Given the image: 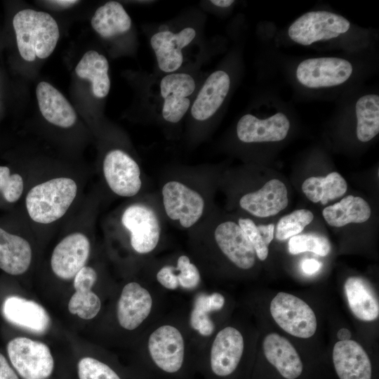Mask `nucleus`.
I'll return each instance as SVG.
<instances>
[{
  "instance_id": "nucleus-1",
  "label": "nucleus",
  "mask_w": 379,
  "mask_h": 379,
  "mask_svg": "<svg viewBox=\"0 0 379 379\" xmlns=\"http://www.w3.org/2000/svg\"><path fill=\"white\" fill-rule=\"evenodd\" d=\"M143 348L149 365L161 375H178L194 355L200 356L186 316L160 315L146 330Z\"/></svg>"
},
{
  "instance_id": "nucleus-2",
  "label": "nucleus",
  "mask_w": 379,
  "mask_h": 379,
  "mask_svg": "<svg viewBox=\"0 0 379 379\" xmlns=\"http://www.w3.org/2000/svg\"><path fill=\"white\" fill-rule=\"evenodd\" d=\"M17 45L21 57L28 62L44 59L54 51L60 36L55 19L48 13L27 8L17 13L13 20Z\"/></svg>"
},
{
  "instance_id": "nucleus-3",
  "label": "nucleus",
  "mask_w": 379,
  "mask_h": 379,
  "mask_svg": "<svg viewBox=\"0 0 379 379\" xmlns=\"http://www.w3.org/2000/svg\"><path fill=\"white\" fill-rule=\"evenodd\" d=\"M160 291L137 281H130L122 288L116 306V318L124 331H137L149 327L160 315Z\"/></svg>"
},
{
  "instance_id": "nucleus-4",
  "label": "nucleus",
  "mask_w": 379,
  "mask_h": 379,
  "mask_svg": "<svg viewBox=\"0 0 379 379\" xmlns=\"http://www.w3.org/2000/svg\"><path fill=\"white\" fill-rule=\"evenodd\" d=\"M77 192L76 182L69 178H56L36 185L26 197L29 217L42 224L58 220L71 206Z\"/></svg>"
},
{
  "instance_id": "nucleus-5",
  "label": "nucleus",
  "mask_w": 379,
  "mask_h": 379,
  "mask_svg": "<svg viewBox=\"0 0 379 379\" xmlns=\"http://www.w3.org/2000/svg\"><path fill=\"white\" fill-rule=\"evenodd\" d=\"M244 349L245 341L241 331L232 326H227L215 333L200 356L213 375L225 378L237 370Z\"/></svg>"
},
{
  "instance_id": "nucleus-6",
  "label": "nucleus",
  "mask_w": 379,
  "mask_h": 379,
  "mask_svg": "<svg viewBox=\"0 0 379 379\" xmlns=\"http://www.w3.org/2000/svg\"><path fill=\"white\" fill-rule=\"evenodd\" d=\"M10 361L23 379H47L54 369V360L44 343L17 337L7 345Z\"/></svg>"
},
{
  "instance_id": "nucleus-7",
  "label": "nucleus",
  "mask_w": 379,
  "mask_h": 379,
  "mask_svg": "<svg viewBox=\"0 0 379 379\" xmlns=\"http://www.w3.org/2000/svg\"><path fill=\"white\" fill-rule=\"evenodd\" d=\"M270 310L275 322L290 335L308 338L316 332L317 322L314 311L297 296L278 293L270 302Z\"/></svg>"
},
{
  "instance_id": "nucleus-8",
  "label": "nucleus",
  "mask_w": 379,
  "mask_h": 379,
  "mask_svg": "<svg viewBox=\"0 0 379 379\" xmlns=\"http://www.w3.org/2000/svg\"><path fill=\"white\" fill-rule=\"evenodd\" d=\"M350 27L344 17L319 11L302 15L288 28V36L295 42L309 46L314 42L328 40L345 33Z\"/></svg>"
},
{
  "instance_id": "nucleus-9",
  "label": "nucleus",
  "mask_w": 379,
  "mask_h": 379,
  "mask_svg": "<svg viewBox=\"0 0 379 379\" xmlns=\"http://www.w3.org/2000/svg\"><path fill=\"white\" fill-rule=\"evenodd\" d=\"M225 298L220 292L197 291L186 316L192 336L201 353L217 331L214 315L223 310Z\"/></svg>"
},
{
  "instance_id": "nucleus-10",
  "label": "nucleus",
  "mask_w": 379,
  "mask_h": 379,
  "mask_svg": "<svg viewBox=\"0 0 379 379\" xmlns=\"http://www.w3.org/2000/svg\"><path fill=\"white\" fill-rule=\"evenodd\" d=\"M121 222L131 233V245L136 253L147 254L156 248L161 227L152 208L140 204L131 205L124 211Z\"/></svg>"
},
{
  "instance_id": "nucleus-11",
  "label": "nucleus",
  "mask_w": 379,
  "mask_h": 379,
  "mask_svg": "<svg viewBox=\"0 0 379 379\" xmlns=\"http://www.w3.org/2000/svg\"><path fill=\"white\" fill-rule=\"evenodd\" d=\"M163 204L169 218L185 228L193 226L201 217L204 200L197 191L178 181H169L162 188Z\"/></svg>"
},
{
  "instance_id": "nucleus-12",
  "label": "nucleus",
  "mask_w": 379,
  "mask_h": 379,
  "mask_svg": "<svg viewBox=\"0 0 379 379\" xmlns=\"http://www.w3.org/2000/svg\"><path fill=\"white\" fill-rule=\"evenodd\" d=\"M352 70L351 63L343 58H310L298 65L296 77L308 88L331 87L346 81Z\"/></svg>"
},
{
  "instance_id": "nucleus-13",
  "label": "nucleus",
  "mask_w": 379,
  "mask_h": 379,
  "mask_svg": "<svg viewBox=\"0 0 379 379\" xmlns=\"http://www.w3.org/2000/svg\"><path fill=\"white\" fill-rule=\"evenodd\" d=\"M196 82L189 74L173 72L164 76L159 84L163 99L161 114L169 123L179 122L191 107L190 96L194 92Z\"/></svg>"
},
{
  "instance_id": "nucleus-14",
  "label": "nucleus",
  "mask_w": 379,
  "mask_h": 379,
  "mask_svg": "<svg viewBox=\"0 0 379 379\" xmlns=\"http://www.w3.org/2000/svg\"><path fill=\"white\" fill-rule=\"evenodd\" d=\"M103 173L109 188L119 196L133 197L141 188L138 164L121 149H113L106 154L103 161Z\"/></svg>"
},
{
  "instance_id": "nucleus-15",
  "label": "nucleus",
  "mask_w": 379,
  "mask_h": 379,
  "mask_svg": "<svg viewBox=\"0 0 379 379\" xmlns=\"http://www.w3.org/2000/svg\"><path fill=\"white\" fill-rule=\"evenodd\" d=\"M197 36V31L186 27L179 32L163 30L154 33L150 45L155 54L159 69L167 74L175 72L182 65V50L190 45Z\"/></svg>"
},
{
  "instance_id": "nucleus-16",
  "label": "nucleus",
  "mask_w": 379,
  "mask_h": 379,
  "mask_svg": "<svg viewBox=\"0 0 379 379\" xmlns=\"http://www.w3.org/2000/svg\"><path fill=\"white\" fill-rule=\"evenodd\" d=\"M88 239L82 233L67 235L55 247L51 259L54 274L62 279H70L85 266L90 253Z\"/></svg>"
},
{
  "instance_id": "nucleus-17",
  "label": "nucleus",
  "mask_w": 379,
  "mask_h": 379,
  "mask_svg": "<svg viewBox=\"0 0 379 379\" xmlns=\"http://www.w3.org/2000/svg\"><path fill=\"white\" fill-rule=\"evenodd\" d=\"M214 239L220 251L236 267L249 270L254 266V248L238 224L232 221L220 223L215 230Z\"/></svg>"
},
{
  "instance_id": "nucleus-18",
  "label": "nucleus",
  "mask_w": 379,
  "mask_h": 379,
  "mask_svg": "<svg viewBox=\"0 0 379 379\" xmlns=\"http://www.w3.org/2000/svg\"><path fill=\"white\" fill-rule=\"evenodd\" d=\"M289 128L290 121L281 112L265 119L247 114L239 120L237 134L241 141L246 143L277 142L286 137Z\"/></svg>"
},
{
  "instance_id": "nucleus-19",
  "label": "nucleus",
  "mask_w": 379,
  "mask_h": 379,
  "mask_svg": "<svg viewBox=\"0 0 379 379\" xmlns=\"http://www.w3.org/2000/svg\"><path fill=\"white\" fill-rule=\"evenodd\" d=\"M230 88L229 74L223 70L212 72L205 80L190 107L192 117L206 121L219 109Z\"/></svg>"
},
{
  "instance_id": "nucleus-20",
  "label": "nucleus",
  "mask_w": 379,
  "mask_h": 379,
  "mask_svg": "<svg viewBox=\"0 0 379 379\" xmlns=\"http://www.w3.org/2000/svg\"><path fill=\"white\" fill-rule=\"evenodd\" d=\"M287 194L284 183L278 179H272L260 190L244 194L239 200V205L254 216L270 217L286 208Z\"/></svg>"
},
{
  "instance_id": "nucleus-21",
  "label": "nucleus",
  "mask_w": 379,
  "mask_h": 379,
  "mask_svg": "<svg viewBox=\"0 0 379 379\" xmlns=\"http://www.w3.org/2000/svg\"><path fill=\"white\" fill-rule=\"evenodd\" d=\"M332 357L340 379H371V360L357 342L352 340L337 342Z\"/></svg>"
},
{
  "instance_id": "nucleus-22",
  "label": "nucleus",
  "mask_w": 379,
  "mask_h": 379,
  "mask_svg": "<svg viewBox=\"0 0 379 379\" xmlns=\"http://www.w3.org/2000/svg\"><path fill=\"white\" fill-rule=\"evenodd\" d=\"M5 318L11 323L31 331L42 333L50 326L46 310L39 303L18 296L7 298L3 304Z\"/></svg>"
},
{
  "instance_id": "nucleus-23",
  "label": "nucleus",
  "mask_w": 379,
  "mask_h": 379,
  "mask_svg": "<svg viewBox=\"0 0 379 379\" xmlns=\"http://www.w3.org/2000/svg\"><path fill=\"white\" fill-rule=\"evenodd\" d=\"M262 350L267 360L286 379H295L302 372L300 357L292 344L276 333L267 334L262 342Z\"/></svg>"
},
{
  "instance_id": "nucleus-24",
  "label": "nucleus",
  "mask_w": 379,
  "mask_h": 379,
  "mask_svg": "<svg viewBox=\"0 0 379 379\" xmlns=\"http://www.w3.org/2000/svg\"><path fill=\"white\" fill-rule=\"evenodd\" d=\"M155 279L162 290L168 291L196 292L201 282L199 268L186 255H180L175 265L162 266Z\"/></svg>"
},
{
  "instance_id": "nucleus-25",
  "label": "nucleus",
  "mask_w": 379,
  "mask_h": 379,
  "mask_svg": "<svg viewBox=\"0 0 379 379\" xmlns=\"http://www.w3.org/2000/svg\"><path fill=\"white\" fill-rule=\"evenodd\" d=\"M98 279L95 270L89 266L82 267L74 277V293L72 295L68 310L83 319H92L101 309V300L91 291Z\"/></svg>"
},
{
  "instance_id": "nucleus-26",
  "label": "nucleus",
  "mask_w": 379,
  "mask_h": 379,
  "mask_svg": "<svg viewBox=\"0 0 379 379\" xmlns=\"http://www.w3.org/2000/svg\"><path fill=\"white\" fill-rule=\"evenodd\" d=\"M36 95L42 116L51 124L69 128L77 120V114L65 97L46 81L36 86Z\"/></svg>"
},
{
  "instance_id": "nucleus-27",
  "label": "nucleus",
  "mask_w": 379,
  "mask_h": 379,
  "mask_svg": "<svg viewBox=\"0 0 379 379\" xmlns=\"http://www.w3.org/2000/svg\"><path fill=\"white\" fill-rule=\"evenodd\" d=\"M347 303L352 314L359 320L375 321L379 316V303L371 284L359 277H350L344 284Z\"/></svg>"
},
{
  "instance_id": "nucleus-28",
  "label": "nucleus",
  "mask_w": 379,
  "mask_h": 379,
  "mask_svg": "<svg viewBox=\"0 0 379 379\" xmlns=\"http://www.w3.org/2000/svg\"><path fill=\"white\" fill-rule=\"evenodd\" d=\"M32 256L26 239L0 227V269L9 274H22L29 268Z\"/></svg>"
},
{
  "instance_id": "nucleus-29",
  "label": "nucleus",
  "mask_w": 379,
  "mask_h": 379,
  "mask_svg": "<svg viewBox=\"0 0 379 379\" xmlns=\"http://www.w3.org/2000/svg\"><path fill=\"white\" fill-rule=\"evenodd\" d=\"M131 25V18L123 6L113 1L98 8L91 19L92 27L105 39L126 34Z\"/></svg>"
},
{
  "instance_id": "nucleus-30",
  "label": "nucleus",
  "mask_w": 379,
  "mask_h": 379,
  "mask_svg": "<svg viewBox=\"0 0 379 379\" xmlns=\"http://www.w3.org/2000/svg\"><path fill=\"white\" fill-rule=\"evenodd\" d=\"M107 58L95 51L86 52L75 68L79 77L91 83L93 94L98 98L107 96L110 89Z\"/></svg>"
},
{
  "instance_id": "nucleus-31",
  "label": "nucleus",
  "mask_w": 379,
  "mask_h": 379,
  "mask_svg": "<svg viewBox=\"0 0 379 379\" xmlns=\"http://www.w3.org/2000/svg\"><path fill=\"white\" fill-rule=\"evenodd\" d=\"M371 211L361 197L348 195L339 202L326 206L322 212L325 220L333 227H343L350 223H362L368 220Z\"/></svg>"
},
{
  "instance_id": "nucleus-32",
  "label": "nucleus",
  "mask_w": 379,
  "mask_h": 379,
  "mask_svg": "<svg viewBox=\"0 0 379 379\" xmlns=\"http://www.w3.org/2000/svg\"><path fill=\"white\" fill-rule=\"evenodd\" d=\"M347 189L345 180L337 172L330 173L326 177L308 178L302 185V192L311 201H320L323 205L342 197Z\"/></svg>"
},
{
  "instance_id": "nucleus-33",
  "label": "nucleus",
  "mask_w": 379,
  "mask_h": 379,
  "mask_svg": "<svg viewBox=\"0 0 379 379\" xmlns=\"http://www.w3.org/2000/svg\"><path fill=\"white\" fill-rule=\"evenodd\" d=\"M357 135L361 142H368L379 133V96L368 94L358 99L356 106Z\"/></svg>"
},
{
  "instance_id": "nucleus-34",
  "label": "nucleus",
  "mask_w": 379,
  "mask_h": 379,
  "mask_svg": "<svg viewBox=\"0 0 379 379\" xmlns=\"http://www.w3.org/2000/svg\"><path fill=\"white\" fill-rule=\"evenodd\" d=\"M291 254L296 255L302 252H312L321 256H326L331 251V243L324 235L310 233L297 234L290 238L288 244Z\"/></svg>"
},
{
  "instance_id": "nucleus-35",
  "label": "nucleus",
  "mask_w": 379,
  "mask_h": 379,
  "mask_svg": "<svg viewBox=\"0 0 379 379\" xmlns=\"http://www.w3.org/2000/svg\"><path fill=\"white\" fill-rule=\"evenodd\" d=\"M313 213L306 209L296 210L283 216L276 227L277 239L284 241L299 234L313 220Z\"/></svg>"
},
{
  "instance_id": "nucleus-36",
  "label": "nucleus",
  "mask_w": 379,
  "mask_h": 379,
  "mask_svg": "<svg viewBox=\"0 0 379 379\" xmlns=\"http://www.w3.org/2000/svg\"><path fill=\"white\" fill-rule=\"evenodd\" d=\"M77 373L79 379H121L108 364L90 357L79 361Z\"/></svg>"
},
{
  "instance_id": "nucleus-37",
  "label": "nucleus",
  "mask_w": 379,
  "mask_h": 379,
  "mask_svg": "<svg viewBox=\"0 0 379 379\" xmlns=\"http://www.w3.org/2000/svg\"><path fill=\"white\" fill-rule=\"evenodd\" d=\"M23 188L21 175L17 173L11 175L8 167L0 166V192L8 202L18 201L22 194Z\"/></svg>"
},
{
  "instance_id": "nucleus-38",
  "label": "nucleus",
  "mask_w": 379,
  "mask_h": 379,
  "mask_svg": "<svg viewBox=\"0 0 379 379\" xmlns=\"http://www.w3.org/2000/svg\"><path fill=\"white\" fill-rule=\"evenodd\" d=\"M238 225L253 245L256 256L260 260H265L268 256V246L265 243L255 222L249 218H240Z\"/></svg>"
},
{
  "instance_id": "nucleus-39",
  "label": "nucleus",
  "mask_w": 379,
  "mask_h": 379,
  "mask_svg": "<svg viewBox=\"0 0 379 379\" xmlns=\"http://www.w3.org/2000/svg\"><path fill=\"white\" fill-rule=\"evenodd\" d=\"M0 379H20L1 353H0Z\"/></svg>"
},
{
  "instance_id": "nucleus-40",
  "label": "nucleus",
  "mask_w": 379,
  "mask_h": 379,
  "mask_svg": "<svg viewBox=\"0 0 379 379\" xmlns=\"http://www.w3.org/2000/svg\"><path fill=\"white\" fill-rule=\"evenodd\" d=\"M258 229L262 237V239L268 246L272 241L274 235V224H269L267 225H260L257 226Z\"/></svg>"
},
{
  "instance_id": "nucleus-41",
  "label": "nucleus",
  "mask_w": 379,
  "mask_h": 379,
  "mask_svg": "<svg viewBox=\"0 0 379 379\" xmlns=\"http://www.w3.org/2000/svg\"><path fill=\"white\" fill-rule=\"evenodd\" d=\"M321 263L315 259H306L302 261V270L307 274H313L319 270Z\"/></svg>"
},
{
  "instance_id": "nucleus-42",
  "label": "nucleus",
  "mask_w": 379,
  "mask_h": 379,
  "mask_svg": "<svg viewBox=\"0 0 379 379\" xmlns=\"http://www.w3.org/2000/svg\"><path fill=\"white\" fill-rule=\"evenodd\" d=\"M351 332L345 328H340L337 333V338L339 341H346L350 340Z\"/></svg>"
},
{
  "instance_id": "nucleus-43",
  "label": "nucleus",
  "mask_w": 379,
  "mask_h": 379,
  "mask_svg": "<svg viewBox=\"0 0 379 379\" xmlns=\"http://www.w3.org/2000/svg\"><path fill=\"white\" fill-rule=\"evenodd\" d=\"M213 5L220 8L230 7L234 1L233 0H212L210 1Z\"/></svg>"
},
{
  "instance_id": "nucleus-44",
  "label": "nucleus",
  "mask_w": 379,
  "mask_h": 379,
  "mask_svg": "<svg viewBox=\"0 0 379 379\" xmlns=\"http://www.w3.org/2000/svg\"><path fill=\"white\" fill-rule=\"evenodd\" d=\"M50 2H52L55 5H58L62 7H69L72 5H74L75 4L78 3L79 1H64V0H60V1H50Z\"/></svg>"
}]
</instances>
